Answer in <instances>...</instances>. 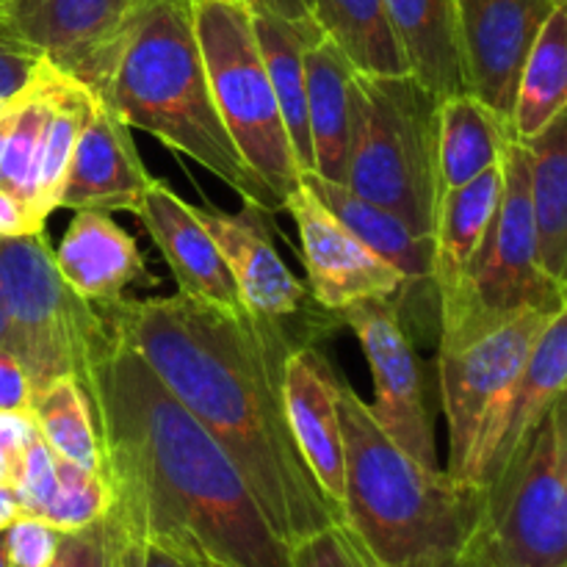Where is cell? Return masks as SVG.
I'll return each instance as SVG.
<instances>
[{
  "label": "cell",
  "mask_w": 567,
  "mask_h": 567,
  "mask_svg": "<svg viewBox=\"0 0 567 567\" xmlns=\"http://www.w3.org/2000/svg\"><path fill=\"white\" fill-rule=\"evenodd\" d=\"M244 3H252V0H244Z\"/></svg>",
  "instance_id": "obj_49"
},
{
  "label": "cell",
  "mask_w": 567,
  "mask_h": 567,
  "mask_svg": "<svg viewBox=\"0 0 567 567\" xmlns=\"http://www.w3.org/2000/svg\"><path fill=\"white\" fill-rule=\"evenodd\" d=\"M567 105V3L543 22L526 53L509 111V136L524 142L537 136Z\"/></svg>",
  "instance_id": "obj_27"
},
{
  "label": "cell",
  "mask_w": 567,
  "mask_h": 567,
  "mask_svg": "<svg viewBox=\"0 0 567 567\" xmlns=\"http://www.w3.org/2000/svg\"><path fill=\"white\" fill-rule=\"evenodd\" d=\"M343 437V524L380 567H408L460 548L482 524L485 493L404 454L369 402L338 377Z\"/></svg>",
  "instance_id": "obj_4"
},
{
  "label": "cell",
  "mask_w": 567,
  "mask_h": 567,
  "mask_svg": "<svg viewBox=\"0 0 567 567\" xmlns=\"http://www.w3.org/2000/svg\"><path fill=\"white\" fill-rule=\"evenodd\" d=\"M17 518H22V515L14 491H11V485H0V532L9 529Z\"/></svg>",
  "instance_id": "obj_43"
},
{
  "label": "cell",
  "mask_w": 567,
  "mask_h": 567,
  "mask_svg": "<svg viewBox=\"0 0 567 567\" xmlns=\"http://www.w3.org/2000/svg\"><path fill=\"white\" fill-rule=\"evenodd\" d=\"M252 31L258 39L266 75L280 103L299 172H313V150L308 131V97H305V50L321 37L313 17H286L269 9H252Z\"/></svg>",
  "instance_id": "obj_23"
},
{
  "label": "cell",
  "mask_w": 567,
  "mask_h": 567,
  "mask_svg": "<svg viewBox=\"0 0 567 567\" xmlns=\"http://www.w3.org/2000/svg\"><path fill=\"white\" fill-rule=\"evenodd\" d=\"M408 567H504V565L502 559H498L496 548H493L491 537H487L485 526L480 524V529H476L460 548L435 554V557H426L421 559V563H413Z\"/></svg>",
  "instance_id": "obj_37"
},
{
  "label": "cell",
  "mask_w": 567,
  "mask_h": 567,
  "mask_svg": "<svg viewBox=\"0 0 567 567\" xmlns=\"http://www.w3.org/2000/svg\"><path fill=\"white\" fill-rule=\"evenodd\" d=\"M133 214L169 266L181 297L208 305L233 319L249 313L219 247L197 219L194 205H188L175 188L153 177Z\"/></svg>",
  "instance_id": "obj_17"
},
{
  "label": "cell",
  "mask_w": 567,
  "mask_h": 567,
  "mask_svg": "<svg viewBox=\"0 0 567 567\" xmlns=\"http://www.w3.org/2000/svg\"><path fill=\"white\" fill-rule=\"evenodd\" d=\"M33 382L11 349H0V410H31Z\"/></svg>",
  "instance_id": "obj_38"
},
{
  "label": "cell",
  "mask_w": 567,
  "mask_h": 567,
  "mask_svg": "<svg viewBox=\"0 0 567 567\" xmlns=\"http://www.w3.org/2000/svg\"><path fill=\"white\" fill-rule=\"evenodd\" d=\"M6 3V0H0V6H3Z\"/></svg>",
  "instance_id": "obj_50"
},
{
  "label": "cell",
  "mask_w": 567,
  "mask_h": 567,
  "mask_svg": "<svg viewBox=\"0 0 567 567\" xmlns=\"http://www.w3.org/2000/svg\"><path fill=\"white\" fill-rule=\"evenodd\" d=\"M142 557H144V540L131 529V526H127L120 546H116L114 565L111 567H142Z\"/></svg>",
  "instance_id": "obj_41"
},
{
  "label": "cell",
  "mask_w": 567,
  "mask_h": 567,
  "mask_svg": "<svg viewBox=\"0 0 567 567\" xmlns=\"http://www.w3.org/2000/svg\"><path fill=\"white\" fill-rule=\"evenodd\" d=\"M563 313V310H559ZM557 313L537 308L457 316L437 327V382L449 424V474L460 480L482 421L518 380L537 338Z\"/></svg>",
  "instance_id": "obj_8"
},
{
  "label": "cell",
  "mask_w": 567,
  "mask_h": 567,
  "mask_svg": "<svg viewBox=\"0 0 567 567\" xmlns=\"http://www.w3.org/2000/svg\"><path fill=\"white\" fill-rule=\"evenodd\" d=\"M127 524L111 507L105 518L78 532H61L48 567H111Z\"/></svg>",
  "instance_id": "obj_32"
},
{
  "label": "cell",
  "mask_w": 567,
  "mask_h": 567,
  "mask_svg": "<svg viewBox=\"0 0 567 567\" xmlns=\"http://www.w3.org/2000/svg\"><path fill=\"white\" fill-rule=\"evenodd\" d=\"M188 3H192V0H188Z\"/></svg>",
  "instance_id": "obj_51"
},
{
  "label": "cell",
  "mask_w": 567,
  "mask_h": 567,
  "mask_svg": "<svg viewBox=\"0 0 567 567\" xmlns=\"http://www.w3.org/2000/svg\"><path fill=\"white\" fill-rule=\"evenodd\" d=\"M9 100H11V97H0V114H3V111H6V105H9Z\"/></svg>",
  "instance_id": "obj_47"
},
{
  "label": "cell",
  "mask_w": 567,
  "mask_h": 567,
  "mask_svg": "<svg viewBox=\"0 0 567 567\" xmlns=\"http://www.w3.org/2000/svg\"><path fill=\"white\" fill-rule=\"evenodd\" d=\"M3 537L9 567H48L55 551L59 532L50 529L39 518H17L3 532Z\"/></svg>",
  "instance_id": "obj_35"
},
{
  "label": "cell",
  "mask_w": 567,
  "mask_h": 567,
  "mask_svg": "<svg viewBox=\"0 0 567 567\" xmlns=\"http://www.w3.org/2000/svg\"><path fill=\"white\" fill-rule=\"evenodd\" d=\"M385 9L408 75L437 100L468 92L454 0H385Z\"/></svg>",
  "instance_id": "obj_22"
},
{
  "label": "cell",
  "mask_w": 567,
  "mask_h": 567,
  "mask_svg": "<svg viewBox=\"0 0 567 567\" xmlns=\"http://www.w3.org/2000/svg\"><path fill=\"white\" fill-rule=\"evenodd\" d=\"M0 349H11L14 352V327H11L9 308H6L3 288H0Z\"/></svg>",
  "instance_id": "obj_44"
},
{
  "label": "cell",
  "mask_w": 567,
  "mask_h": 567,
  "mask_svg": "<svg viewBox=\"0 0 567 567\" xmlns=\"http://www.w3.org/2000/svg\"><path fill=\"white\" fill-rule=\"evenodd\" d=\"M53 255L66 286L92 305L116 302L144 280L158 286L133 236L111 219L109 210H75Z\"/></svg>",
  "instance_id": "obj_21"
},
{
  "label": "cell",
  "mask_w": 567,
  "mask_h": 567,
  "mask_svg": "<svg viewBox=\"0 0 567 567\" xmlns=\"http://www.w3.org/2000/svg\"><path fill=\"white\" fill-rule=\"evenodd\" d=\"M150 0H6L0 20L48 64L100 97L127 31Z\"/></svg>",
  "instance_id": "obj_11"
},
{
  "label": "cell",
  "mask_w": 567,
  "mask_h": 567,
  "mask_svg": "<svg viewBox=\"0 0 567 567\" xmlns=\"http://www.w3.org/2000/svg\"><path fill=\"white\" fill-rule=\"evenodd\" d=\"M9 485L20 504L22 518H42L44 507L55 493V454L42 435L25 446V452L11 465Z\"/></svg>",
  "instance_id": "obj_33"
},
{
  "label": "cell",
  "mask_w": 567,
  "mask_h": 567,
  "mask_svg": "<svg viewBox=\"0 0 567 567\" xmlns=\"http://www.w3.org/2000/svg\"><path fill=\"white\" fill-rule=\"evenodd\" d=\"M9 476H11V463L6 460V454L0 452V485H9Z\"/></svg>",
  "instance_id": "obj_45"
},
{
  "label": "cell",
  "mask_w": 567,
  "mask_h": 567,
  "mask_svg": "<svg viewBox=\"0 0 567 567\" xmlns=\"http://www.w3.org/2000/svg\"><path fill=\"white\" fill-rule=\"evenodd\" d=\"M186 567H210V565H192V563H186Z\"/></svg>",
  "instance_id": "obj_48"
},
{
  "label": "cell",
  "mask_w": 567,
  "mask_h": 567,
  "mask_svg": "<svg viewBox=\"0 0 567 567\" xmlns=\"http://www.w3.org/2000/svg\"><path fill=\"white\" fill-rule=\"evenodd\" d=\"M188 6L221 125L255 177L286 210L302 172L260 59L249 6L244 0H192Z\"/></svg>",
  "instance_id": "obj_6"
},
{
  "label": "cell",
  "mask_w": 567,
  "mask_h": 567,
  "mask_svg": "<svg viewBox=\"0 0 567 567\" xmlns=\"http://www.w3.org/2000/svg\"><path fill=\"white\" fill-rule=\"evenodd\" d=\"M305 97L313 172L343 183L363 122V89L349 55L324 33L305 50Z\"/></svg>",
  "instance_id": "obj_20"
},
{
  "label": "cell",
  "mask_w": 567,
  "mask_h": 567,
  "mask_svg": "<svg viewBox=\"0 0 567 567\" xmlns=\"http://www.w3.org/2000/svg\"><path fill=\"white\" fill-rule=\"evenodd\" d=\"M0 567H9V559H6V537L0 532Z\"/></svg>",
  "instance_id": "obj_46"
},
{
  "label": "cell",
  "mask_w": 567,
  "mask_h": 567,
  "mask_svg": "<svg viewBox=\"0 0 567 567\" xmlns=\"http://www.w3.org/2000/svg\"><path fill=\"white\" fill-rule=\"evenodd\" d=\"M567 0H454L465 89L509 122L520 66L551 11Z\"/></svg>",
  "instance_id": "obj_16"
},
{
  "label": "cell",
  "mask_w": 567,
  "mask_h": 567,
  "mask_svg": "<svg viewBox=\"0 0 567 567\" xmlns=\"http://www.w3.org/2000/svg\"><path fill=\"white\" fill-rule=\"evenodd\" d=\"M100 100L131 127L205 166L244 203L282 210L221 125L188 0H150L138 11Z\"/></svg>",
  "instance_id": "obj_3"
},
{
  "label": "cell",
  "mask_w": 567,
  "mask_h": 567,
  "mask_svg": "<svg viewBox=\"0 0 567 567\" xmlns=\"http://www.w3.org/2000/svg\"><path fill=\"white\" fill-rule=\"evenodd\" d=\"M39 430L31 410H0V452L11 465L25 452L31 441H37Z\"/></svg>",
  "instance_id": "obj_39"
},
{
  "label": "cell",
  "mask_w": 567,
  "mask_h": 567,
  "mask_svg": "<svg viewBox=\"0 0 567 567\" xmlns=\"http://www.w3.org/2000/svg\"><path fill=\"white\" fill-rule=\"evenodd\" d=\"M111 507H114V491L105 474H94V471L55 457V493L39 520L61 535V532H78L97 524L111 513Z\"/></svg>",
  "instance_id": "obj_31"
},
{
  "label": "cell",
  "mask_w": 567,
  "mask_h": 567,
  "mask_svg": "<svg viewBox=\"0 0 567 567\" xmlns=\"http://www.w3.org/2000/svg\"><path fill=\"white\" fill-rule=\"evenodd\" d=\"M567 382V310L554 316L537 338L518 380L504 391L482 421L460 482L485 491L520 449L532 441L548 410L565 399Z\"/></svg>",
  "instance_id": "obj_14"
},
{
  "label": "cell",
  "mask_w": 567,
  "mask_h": 567,
  "mask_svg": "<svg viewBox=\"0 0 567 567\" xmlns=\"http://www.w3.org/2000/svg\"><path fill=\"white\" fill-rule=\"evenodd\" d=\"M286 210L297 221L302 238L308 291L324 310H341L363 299L404 297V277L396 266L371 252L299 177V186L286 199Z\"/></svg>",
  "instance_id": "obj_15"
},
{
  "label": "cell",
  "mask_w": 567,
  "mask_h": 567,
  "mask_svg": "<svg viewBox=\"0 0 567 567\" xmlns=\"http://www.w3.org/2000/svg\"><path fill=\"white\" fill-rule=\"evenodd\" d=\"M363 122L343 186L432 236L437 183V103L410 75H363Z\"/></svg>",
  "instance_id": "obj_5"
},
{
  "label": "cell",
  "mask_w": 567,
  "mask_h": 567,
  "mask_svg": "<svg viewBox=\"0 0 567 567\" xmlns=\"http://www.w3.org/2000/svg\"><path fill=\"white\" fill-rule=\"evenodd\" d=\"M153 177L136 153L131 125L94 97L92 111L78 133L70 172L59 208L70 210H136Z\"/></svg>",
  "instance_id": "obj_19"
},
{
  "label": "cell",
  "mask_w": 567,
  "mask_h": 567,
  "mask_svg": "<svg viewBox=\"0 0 567 567\" xmlns=\"http://www.w3.org/2000/svg\"><path fill=\"white\" fill-rule=\"evenodd\" d=\"M291 567H380L365 551L363 543L347 529L332 524L291 546Z\"/></svg>",
  "instance_id": "obj_34"
},
{
  "label": "cell",
  "mask_w": 567,
  "mask_h": 567,
  "mask_svg": "<svg viewBox=\"0 0 567 567\" xmlns=\"http://www.w3.org/2000/svg\"><path fill=\"white\" fill-rule=\"evenodd\" d=\"M194 214L219 247L249 313L280 324H302L330 313L310 297L308 286L293 277L277 252L275 214L252 203H244L236 214L205 203L199 208L194 205Z\"/></svg>",
  "instance_id": "obj_13"
},
{
  "label": "cell",
  "mask_w": 567,
  "mask_h": 567,
  "mask_svg": "<svg viewBox=\"0 0 567 567\" xmlns=\"http://www.w3.org/2000/svg\"><path fill=\"white\" fill-rule=\"evenodd\" d=\"M282 402L299 454L324 496L343 515L347 474H343V437L341 413H338V374L313 343L288 354L282 371Z\"/></svg>",
  "instance_id": "obj_18"
},
{
  "label": "cell",
  "mask_w": 567,
  "mask_h": 567,
  "mask_svg": "<svg viewBox=\"0 0 567 567\" xmlns=\"http://www.w3.org/2000/svg\"><path fill=\"white\" fill-rule=\"evenodd\" d=\"M358 336L374 377L371 415L388 437L424 465H437L435 430L426 408V382L419 352L388 299H363L336 310Z\"/></svg>",
  "instance_id": "obj_12"
},
{
  "label": "cell",
  "mask_w": 567,
  "mask_h": 567,
  "mask_svg": "<svg viewBox=\"0 0 567 567\" xmlns=\"http://www.w3.org/2000/svg\"><path fill=\"white\" fill-rule=\"evenodd\" d=\"M78 382L114 509L142 540L192 565L291 567L230 457L127 343L109 330Z\"/></svg>",
  "instance_id": "obj_2"
},
{
  "label": "cell",
  "mask_w": 567,
  "mask_h": 567,
  "mask_svg": "<svg viewBox=\"0 0 567 567\" xmlns=\"http://www.w3.org/2000/svg\"><path fill=\"white\" fill-rule=\"evenodd\" d=\"M0 288L14 327V354L33 393L59 377L78 380L109 327L92 302L66 286L44 233L0 238Z\"/></svg>",
  "instance_id": "obj_7"
},
{
  "label": "cell",
  "mask_w": 567,
  "mask_h": 567,
  "mask_svg": "<svg viewBox=\"0 0 567 567\" xmlns=\"http://www.w3.org/2000/svg\"><path fill=\"white\" fill-rule=\"evenodd\" d=\"M482 493V526L504 567H567L565 399Z\"/></svg>",
  "instance_id": "obj_9"
},
{
  "label": "cell",
  "mask_w": 567,
  "mask_h": 567,
  "mask_svg": "<svg viewBox=\"0 0 567 567\" xmlns=\"http://www.w3.org/2000/svg\"><path fill=\"white\" fill-rule=\"evenodd\" d=\"M94 308L219 443L288 546L343 524L341 509L299 454L282 402L288 354L316 343L330 327H343L336 310L316 321L280 324L252 313L233 319L181 293L120 297Z\"/></svg>",
  "instance_id": "obj_1"
},
{
  "label": "cell",
  "mask_w": 567,
  "mask_h": 567,
  "mask_svg": "<svg viewBox=\"0 0 567 567\" xmlns=\"http://www.w3.org/2000/svg\"><path fill=\"white\" fill-rule=\"evenodd\" d=\"M504 192V166L496 164L471 183L441 194L432 225V282L437 305L463 280L476 249L485 241Z\"/></svg>",
  "instance_id": "obj_24"
},
{
  "label": "cell",
  "mask_w": 567,
  "mask_h": 567,
  "mask_svg": "<svg viewBox=\"0 0 567 567\" xmlns=\"http://www.w3.org/2000/svg\"><path fill=\"white\" fill-rule=\"evenodd\" d=\"M142 567H186V563H183V559H177L175 554L166 551V548H161V546H155V543L144 540Z\"/></svg>",
  "instance_id": "obj_42"
},
{
  "label": "cell",
  "mask_w": 567,
  "mask_h": 567,
  "mask_svg": "<svg viewBox=\"0 0 567 567\" xmlns=\"http://www.w3.org/2000/svg\"><path fill=\"white\" fill-rule=\"evenodd\" d=\"M44 225H39L31 216V210L11 197L3 186H0V238H22V236H37L42 233Z\"/></svg>",
  "instance_id": "obj_40"
},
{
  "label": "cell",
  "mask_w": 567,
  "mask_h": 567,
  "mask_svg": "<svg viewBox=\"0 0 567 567\" xmlns=\"http://www.w3.org/2000/svg\"><path fill=\"white\" fill-rule=\"evenodd\" d=\"M42 53L22 42L3 20H0V97H14L31 81Z\"/></svg>",
  "instance_id": "obj_36"
},
{
  "label": "cell",
  "mask_w": 567,
  "mask_h": 567,
  "mask_svg": "<svg viewBox=\"0 0 567 567\" xmlns=\"http://www.w3.org/2000/svg\"><path fill=\"white\" fill-rule=\"evenodd\" d=\"M509 127L471 92L437 103V183L441 194L502 164Z\"/></svg>",
  "instance_id": "obj_26"
},
{
  "label": "cell",
  "mask_w": 567,
  "mask_h": 567,
  "mask_svg": "<svg viewBox=\"0 0 567 567\" xmlns=\"http://www.w3.org/2000/svg\"><path fill=\"white\" fill-rule=\"evenodd\" d=\"M94 94L78 81L59 72L50 92L48 122H44L42 144H39L37 166V216L48 221V216L59 208L61 192H64L66 172H70L72 150H75L78 133L92 111Z\"/></svg>",
  "instance_id": "obj_30"
},
{
  "label": "cell",
  "mask_w": 567,
  "mask_h": 567,
  "mask_svg": "<svg viewBox=\"0 0 567 567\" xmlns=\"http://www.w3.org/2000/svg\"><path fill=\"white\" fill-rule=\"evenodd\" d=\"M310 17L363 75H408L385 0H305Z\"/></svg>",
  "instance_id": "obj_28"
},
{
  "label": "cell",
  "mask_w": 567,
  "mask_h": 567,
  "mask_svg": "<svg viewBox=\"0 0 567 567\" xmlns=\"http://www.w3.org/2000/svg\"><path fill=\"white\" fill-rule=\"evenodd\" d=\"M504 192L485 241L463 280L441 299V321L457 316H498L537 308L567 310V291L537 264L529 199V155L518 138L504 142ZM441 327V324H437Z\"/></svg>",
  "instance_id": "obj_10"
},
{
  "label": "cell",
  "mask_w": 567,
  "mask_h": 567,
  "mask_svg": "<svg viewBox=\"0 0 567 567\" xmlns=\"http://www.w3.org/2000/svg\"><path fill=\"white\" fill-rule=\"evenodd\" d=\"M31 415L55 457L103 474V452L94 430L92 404L75 377H59L39 388L33 393Z\"/></svg>",
  "instance_id": "obj_29"
},
{
  "label": "cell",
  "mask_w": 567,
  "mask_h": 567,
  "mask_svg": "<svg viewBox=\"0 0 567 567\" xmlns=\"http://www.w3.org/2000/svg\"><path fill=\"white\" fill-rule=\"evenodd\" d=\"M520 144L529 155L537 264L551 280L567 286V111Z\"/></svg>",
  "instance_id": "obj_25"
}]
</instances>
